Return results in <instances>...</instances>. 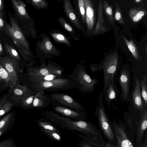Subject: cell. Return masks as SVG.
Returning <instances> with one entry per match:
<instances>
[{
	"label": "cell",
	"instance_id": "83f0119b",
	"mask_svg": "<svg viewBox=\"0 0 147 147\" xmlns=\"http://www.w3.org/2000/svg\"><path fill=\"white\" fill-rule=\"evenodd\" d=\"M123 39L127 47L134 59L138 61L142 60L138 50L133 40H128L124 36H122Z\"/></svg>",
	"mask_w": 147,
	"mask_h": 147
},
{
	"label": "cell",
	"instance_id": "9c48e42d",
	"mask_svg": "<svg viewBox=\"0 0 147 147\" xmlns=\"http://www.w3.org/2000/svg\"><path fill=\"white\" fill-rule=\"evenodd\" d=\"M32 86L37 91L51 92L76 88V85L75 81L69 78L62 77L33 83Z\"/></svg>",
	"mask_w": 147,
	"mask_h": 147
},
{
	"label": "cell",
	"instance_id": "cb8c5ba5",
	"mask_svg": "<svg viewBox=\"0 0 147 147\" xmlns=\"http://www.w3.org/2000/svg\"><path fill=\"white\" fill-rule=\"evenodd\" d=\"M37 121L40 130L44 134L52 132L61 133L57 125L47 119L40 118L37 119Z\"/></svg>",
	"mask_w": 147,
	"mask_h": 147
},
{
	"label": "cell",
	"instance_id": "3957f363",
	"mask_svg": "<svg viewBox=\"0 0 147 147\" xmlns=\"http://www.w3.org/2000/svg\"><path fill=\"white\" fill-rule=\"evenodd\" d=\"M39 66L28 64L26 71L30 80L32 83L49 81L62 78L63 68L58 63L49 60L47 64L41 60Z\"/></svg>",
	"mask_w": 147,
	"mask_h": 147
},
{
	"label": "cell",
	"instance_id": "30bf717a",
	"mask_svg": "<svg viewBox=\"0 0 147 147\" xmlns=\"http://www.w3.org/2000/svg\"><path fill=\"white\" fill-rule=\"evenodd\" d=\"M18 61L9 55L0 56V64L6 70L9 77L10 88L18 83V72L23 71L19 69Z\"/></svg>",
	"mask_w": 147,
	"mask_h": 147
},
{
	"label": "cell",
	"instance_id": "836d02e7",
	"mask_svg": "<svg viewBox=\"0 0 147 147\" xmlns=\"http://www.w3.org/2000/svg\"><path fill=\"white\" fill-rule=\"evenodd\" d=\"M12 116V113L11 112L0 120V129H7L11 120Z\"/></svg>",
	"mask_w": 147,
	"mask_h": 147
},
{
	"label": "cell",
	"instance_id": "f907efd6",
	"mask_svg": "<svg viewBox=\"0 0 147 147\" xmlns=\"http://www.w3.org/2000/svg\"><path fill=\"white\" fill-rule=\"evenodd\" d=\"M130 0H125V1H130Z\"/></svg>",
	"mask_w": 147,
	"mask_h": 147
},
{
	"label": "cell",
	"instance_id": "6da1fadb",
	"mask_svg": "<svg viewBox=\"0 0 147 147\" xmlns=\"http://www.w3.org/2000/svg\"><path fill=\"white\" fill-rule=\"evenodd\" d=\"M41 113L46 119L61 128L82 133L98 141L104 142L101 132L90 122L73 120L53 111H42Z\"/></svg>",
	"mask_w": 147,
	"mask_h": 147
},
{
	"label": "cell",
	"instance_id": "60d3db41",
	"mask_svg": "<svg viewBox=\"0 0 147 147\" xmlns=\"http://www.w3.org/2000/svg\"><path fill=\"white\" fill-rule=\"evenodd\" d=\"M79 146L80 147H92L90 144L82 140L79 143Z\"/></svg>",
	"mask_w": 147,
	"mask_h": 147
},
{
	"label": "cell",
	"instance_id": "74e56055",
	"mask_svg": "<svg viewBox=\"0 0 147 147\" xmlns=\"http://www.w3.org/2000/svg\"><path fill=\"white\" fill-rule=\"evenodd\" d=\"M12 145L11 142L8 140L0 142V147H13Z\"/></svg>",
	"mask_w": 147,
	"mask_h": 147
},
{
	"label": "cell",
	"instance_id": "5bb4252c",
	"mask_svg": "<svg viewBox=\"0 0 147 147\" xmlns=\"http://www.w3.org/2000/svg\"><path fill=\"white\" fill-rule=\"evenodd\" d=\"M53 109L58 114L76 121H85L87 114L84 111H80L61 106L52 105Z\"/></svg>",
	"mask_w": 147,
	"mask_h": 147
},
{
	"label": "cell",
	"instance_id": "681fc988",
	"mask_svg": "<svg viewBox=\"0 0 147 147\" xmlns=\"http://www.w3.org/2000/svg\"><path fill=\"white\" fill-rule=\"evenodd\" d=\"M26 1L28 3H30V0H26Z\"/></svg>",
	"mask_w": 147,
	"mask_h": 147
},
{
	"label": "cell",
	"instance_id": "f1b7e54d",
	"mask_svg": "<svg viewBox=\"0 0 147 147\" xmlns=\"http://www.w3.org/2000/svg\"><path fill=\"white\" fill-rule=\"evenodd\" d=\"M115 10L114 13V18L115 22L124 27L125 25V22L119 4L117 2H114Z\"/></svg>",
	"mask_w": 147,
	"mask_h": 147
},
{
	"label": "cell",
	"instance_id": "8d00e7d4",
	"mask_svg": "<svg viewBox=\"0 0 147 147\" xmlns=\"http://www.w3.org/2000/svg\"><path fill=\"white\" fill-rule=\"evenodd\" d=\"M13 105L12 102L7 101L0 109V118L9 111Z\"/></svg>",
	"mask_w": 147,
	"mask_h": 147
},
{
	"label": "cell",
	"instance_id": "ffe728a7",
	"mask_svg": "<svg viewBox=\"0 0 147 147\" xmlns=\"http://www.w3.org/2000/svg\"><path fill=\"white\" fill-rule=\"evenodd\" d=\"M44 90L37 91L33 103V108L41 109L48 106L51 103L50 97Z\"/></svg>",
	"mask_w": 147,
	"mask_h": 147
},
{
	"label": "cell",
	"instance_id": "f546056e",
	"mask_svg": "<svg viewBox=\"0 0 147 147\" xmlns=\"http://www.w3.org/2000/svg\"><path fill=\"white\" fill-rule=\"evenodd\" d=\"M0 84L2 86H10L9 75L5 69L0 64Z\"/></svg>",
	"mask_w": 147,
	"mask_h": 147
},
{
	"label": "cell",
	"instance_id": "5b68a950",
	"mask_svg": "<svg viewBox=\"0 0 147 147\" xmlns=\"http://www.w3.org/2000/svg\"><path fill=\"white\" fill-rule=\"evenodd\" d=\"M119 5L126 24L136 25L146 20L147 3L137 7L130 0Z\"/></svg>",
	"mask_w": 147,
	"mask_h": 147
},
{
	"label": "cell",
	"instance_id": "8992f818",
	"mask_svg": "<svg viewBox=\"0 0 147 147\" xmlns=\"http://www.w3.org/2000/svg\"><path fill=\"white\" fill-rule=\"evenodd\" d=\"M117 49L115 50L104 57L97 66L98 69H102L104 74L103 91L106 88L109 82L115 81V76L120 63Z\"/></svg>",
	"mask_w": 147,
	"mask_h": 147
},
{
	"label": "cell",
	"instance_id": "ab89813d",
	"mask_svg": "<svg viewBox=\"0 0 147 147\" xmlns=\"http://www.w3.org/2000/svg\"><path fill=\"white\" fill-rule=\"evenodd\" d=\"M2 11H0V30H3L5 25Z\"/></svg>",
	"mask_w": 147,
	"mask_h": 147
},
{
	"label": "cell",
	"instance_id": "277c9868",
	"mask_svg": "<svg viewBox=\"0 0 147 147\" xmlns=\"http://www.w3.org/2000/svg\"><path fill=\"white\" fill-rule=\"evenodd\" d=\"M68 78L75 81L76 88L83 93L94 92L98 82L97 80L91 78L87 74L84 65L81 63L76 65Z\"/></svg>",
	"mask_w": 147,
	"mask_h": 147
},
{
	"label": "cell",
	"instance_id": "52a82bcc",
	"mask_svg": "<svg viewBox=\"0 0 147 147\" xmlns=\"http://www.w3.org/2000/svg\"><path fill=\"white\" fill-rule=\"evenodd\" d=\"M95 115L97 118L99 127L104 137L109 142H113L115 137L112 123L105 111L103 93H100L98 98Z\"/></svg>",
	"mask_w": 147,
	"mask_h": 147
},
{
	"label": "cell",
	"instance_id": "7bdbcfd3",
	"mask_svg": "<svg viewBox=\"0 0 147 147\" xmlns=\"http://www.w3.org/2000/svg\"><path fill=\"white\" fill-rule=\"evenodd\" d=\"M7 101V99L6 96L2 97L0 99V109Z\"/></svg>",
	"mask_w": 147,
	"mask_h": 147
},
{
	"label": "cell",
	"instance_id": "d6986e66",
	"mask_svg": "<svg viewBox=\"0 0 147 147\" xmlns=\"http://www.w3.org/2000/svg\"><path fill=\"white\" fill-rule=\"evenodd\" d=\"M132 98L134 107L140 112L147 108L142 97L140 82L137 78L136 79L135 87L132 92Z\"/></svg>",
	"mask_w": 147,
	"mask_h": 147
},
{
	"label": "cell",
	"instance_id": "7402d4cb",
	"mask_svg": "<svg viewBox=\"0 0 147 147\" xmlns=\"http://www.w3.org/2000/svg\"><path fill=\"white\" fill-rule=\"evenodd\" d=\"M13 7L18 16L24 20L28 21L32 25L34 24L31 22V18L26 9V4L22 0H11Z\"/></svg>",
	"mask_w": 147,
	"mask_h": 147
},
{
	"label": "cell",
	"instance_id": "8fae6325",
	"mask_svg": "<svg viewBox=\"0 0 147 147\" xmlns=\"http://www.w3.org/2000/svg\"><path fill=\"white\" fill-rule=\"evenodd\" d=\"M84 1L86 33L92 34L97 19L98 2L97 0H84Z\"/></svg>",
	"mask_w": 147,
	"mask_h": 147
},
{
	"label": "cell",
	"instance_id": "ba28073f",
	"mask_svg": "<svg viewBox=\"0 0 147 147\" xmlns=\"http://www.w3.org/2000/svg\"><path fill=\"white\" fill-rule=\"evenodd\" d=\"M38 38L35 49L37 57L43 60L61 55V52L54 45L45 33H41Z\"/></svg>",
	"mask_w": 147,
	"mask_h": 147
},
{
	"label": "cell",
	"instance_id": "e0dca14e",
	"mask_svg": "<svg viewBox=\"0 0 147 147\" xmlns=\"http://www.w3.org/2000/svg\"><path fill=\"white\" fill-rule=\"evenodd\" d=\"M63 1L64 10L69 20L75 28L86 35V30L76 16L70 0H63Z\"/></svg>",
	"mask_w": 147,
	"mask_h": 147
},
{
	"label": "cell",
	"instance_id": "d4e9b609",
	"mask_svg": "<svg viewBox=\"0 0 147 147\" xmlns=\"http://www.w3.org/2000/svg\"><path fill=\"white\" fill-rule=\"evenodd\" d=\"M102 3L103 10L104 13L106 17L111 26L114 28H117L116 22L114 18L113 7L114 4L111 3L110 4L107 0H102Z\"/></svg>",
	"mask_w": 147,
	"mask_h": 147
},
{
	"label": "cell",
	"instance_id": "44dd1931",
	"mask_svg": "<svg viewBox=\"0 0 147 147\" xmlns=\"http://www.w3.org/2000/svg\"><path fill=\"white\" fill-rule=\"evenodd\" d=\"M103 94L107 104L110 106L111 102L115 100L119 94V91L115 84V81L109 82Z\"/></svg>",
	"mask_w": 147,
	"mask_h": 147
},
{
	"label": "cell",
	"instance_id": "484cf974",
	"mask_svg": "<svg viewBox=\"0 0 147 147\" xmlns=\"http://www.w3.org/2000/svg\"><path fill=\"white\" fill-rule=\"evenodd\" d=\"M49 34L56 43L63 44L68 47L71 46L69 38L62 32L53 30L49 32Z\"/></svg>",
	"mask_w": 147,
	"mask_h": 147
},
{
	"label": "cell",
	"instance_id": "4fadbf2b",
	"mask_svg": "<svg viewBox=\"0 0 147 147\" xmlns=\"http://www.w3.org/2000/svg\"><path fill=\"white\" fill-rule=\"evenodd\" d=\"M98 12L97 20L92 34L96 35L104 33L111 28L106 17L104 14L102 0H99Z\"/></svg>",
	"mask_w": 147,
	"mask_h": 147
},
{
	"label": "cell",
	"instance_id": "4316f807",
	"mask_svg": "<svg viewBox=\"0 0 147 147\" xmlns=\"http://www.w3.org/2000/svg\"><path fill=\"white\" fill-rule=\"evenodd\" d=\"M58 20L61 26L68 32L72 38L76 40H80V37L79 35L64 18L59 17Z\"/></svg>",
	"mask_w": 147,
	"mask_h": 147
},
{
	"label": "cell",
	"instance_id": "bcb514c9",
	"mask_svg": "<svg viewBox=\"0 0 147 147\" xmlns=\"http://www.w3.org/2000/svg\"><path fill=\"white\" fill-rule=\"evenodd\" d=\"M3 49L0 38V56H1L3 54Z\"/></svg>",
	"mask_w": 147,
	"mask_h": 147
},
{
	"label": "cell",
	"instance_id": "d6a6232c",
	"mask_svg": "<svg viewBox=\"0 0 147 147\" xmlns=\"http://www.w3.org/2000/svg\"><path fill=\"white\" fill-rule=\"evenodd\" d=\"M78 6L79 12L82 22L86 27L85 8L84 0H78Z\"/></svg>",
	"mask_w": 147,
	"mask_h": 147
},
{
	"label": "cell",
	"instance_id": "f35d334b",
	"mask_svg": "<svg viewBox=\"0 0 147 147\" xmlns=\"http://www.w3.org/2000/svg\"><path fill=\"white\" fill-rule=\"evenodd\" d=\"M131 1L134 5L137 7L147 3L146 0H131Z\"/></svg>",
	"mask_w": 147,
	"mask_h": 147
},
{
	"label": "cell",
	"instance_id": "1f68e13d",
	"mask_svg": "<svg viewBox=\"0 0 147 147\" xmlns=\"http://www.w3.org/2000/svg\"><path fill=\"white\" fill-rule=\"evenodd\" d=\"M4 46L5 50L7 54L11 56L18 61L20 60L19 53L12 46L10 45L6 42H4Z\"/></svg>",
	"mask_w": 147,
	"mask_h": 147
},
{
	"label": "cell",
	"instance_id": "ac0fdd59",
	"mask_svg": "<svg viewBox=\"0 0 147 147\" xmlns=\"http://www.w3.org/2000/svg\"><path fill=\"white\" fill-rule=\"evenodd\" d=\"M136 136V146L140 147L143 140L147 128V108L141 112Z\"/></svg>",
	"mask_w": 147,
	"mask_h": 147
},
{
	"label": "cell",
	"instance_id": "c3c4849f",
	"mask_svg": "<svg viewBox=\"0 0 147 147\" xmlns=\"http://www.w3.org/2000/svg\"><path fill=\"white\" fill-rule=\"evenodd\" d=\"M7 129H0V136H1L6 131Z\"/></svg>",
	"mask_w": 147,
	"mask_h": 147
},
{
	"label": "cell",
	"instance_id": "ee69618b",
	"mask_svg": "<svg viewBox=\"0 0 147 147\" xmlns=\"http://www.w3.org/2000/svg\"><path fill=\"white\" fill-rule=\"evenodd\" d=\"M110 3H113L114 1L117 2L119 4L123 3L125 1V0H107Z\"/></svg>",
	"mask_w": 147,
	"mask_h": 147
},
{
	"label": "cell",
	"instance_id": "4dcf8cb0",
	"mask_svg": "<svg viewBox=\"0 0 147 147\" xmlns=\"http://www.w3.org/2000/svg\"><path fill=\"white\" fill-rule=\"evenodd\" d=\"M142 97L145 106L147 107V77L144 76L140 82Z\"/></svg>",
	"mask_w": 147,
	"mask_h": 147
},
{
	"label": "cell",
	"instance_id": "e575fe53",
	"mask_svg": "<svg viewBox=\"0 0 147 147\" xmlns=\"http://www.w3.org/2000/svg\"><path fill=\"white\" fill-rule=\"evenodd\" d=\"M34 95L32 94L27 97L21 101V104L25 109H28L33 108V103Z\"/></svg>",
	"mask_w": 147,
	"mask_h": 147
},
{
	"label": "cell",
	"instance_id": "7c38bea8",
	"mask_svg": "<svg viewBox=\"0 0 147 147\" xmlns=\"http://www.w3.org/2000/svg\"><path fill=\"white\" fill-rule=\"evenodd\" d=\"M52 105L67 107L80 111H84L83 106L71 96L61 93H53L49 94Z\"/></svg>",
	"mask_w": 147,
	"mask_h": 147
},
{
	"label": "cell",
	"instance_id": "7dc6e473",
	"mask_svg": "<svg viewBox=\"0 0 147 147\" xmlns=\"http://www.w3.org/2000/svg\"><path fill=\"white\" fill-rule=\"evenodd\" d=\"M104 147H117L116 146L113 145L110 143H105L104 144Z\"/></svg>",
	"mask_w": 147,
	"mask_h": 147
},
{
	"label": "cell",
	"instance_id": "2e32d148",
	"mask_svg": "<svg viewBox=\"0 0 147 147\" xmlns=\"http://www.w3.org/2000/svg\"><path fill=\"white\" fill-rule=\"evenodd\" d=\"M112 128L115 137L117 142V147H134L131 142L129 140L124 127L121 125H118L114 119H113Z\"/></svg>",
	"mask_w": 147,
	"mask_h": 147
},
{
	"label": "cell",
	"instance_id": "b9f144b4",
	"mask_svg": "<svg viewBox=\"0 0 147 147\" xmlns=\"http://www.w3.org/2000/svg\"><path fill=\"white\" fill-rule=\"evenodd\" d=\"M140 147H147V134L146 131L145 133L143 140Z\"/></svg>",
	"mask_w": 147,
	"mask_h": 147
},
{
	"label": "cell",
	"instance_id": "f6af8a7d",
	"mask_svg": "<svg viewBox=\"0 0 147 147\" xmlns=\"http://www.w3.org/2000/svg\"><path fill=\"white\" fill-rule=\"evenodd\" d=\"M4 9V3L3 0H0V11H3Z\"/></svg>",
	"mask_w": 147,
	"mask_h": 147
},
{
	"label": "cell",
	"instance_id": "9a60e30c",
	"mask_svg": "<svg viewBox=\"0 0 147 147\" xmlns=\"http://www.w3.org/2000/svg\"><path fill=\"white\" fill-rule=\"evenodd\" d=\"M119 82L121 88L120 98L128 101L130 98V76L129 70L126 68L122 69L120 74Z\"/></svg>",
	"mask_w": 147,
	"mask_h": 147
},
{
	"label": "cell",
	"instance_id": "603a6c76",
	"mask_svg": "<svg viewBox=\"0 0 147 147\" xmlns=\"http://www.w3.org/2000/svg\"><path fill=\"white\" fill-rule=\"evenodd\" d=\"M14 95L21 101L34 92L26 85H22L18 83L10 88Z\"/></svg>",
	"mask_w": 147,
	"mask_h": 147
},
{
	"label": "cell",
	"instance_id": "7a4b0ae2",
	"mask_svg": "<svg viewBox=\"0 0 147 147\" xmlns=\"http://www.w3.org/2000/svg\"><path fill=\"white\" fill-rule=\"evenodd\" d=\"M8 15L11 25L5 22L3 30L18 49L24 61L28 65H33L35 57L30 49L29 42L12 16L9 13Z\"/></svg>",
	"mask_w": 147,
	"mask_h": 147
},
{
	"label": "cell",
	"instance_id": "d590c367",
	"mask_svg": "<svg viewBox=\"0 0 147 147\" xmlns=\"http://www.w3.org/2000/svg\"><path fill=\"white\" fill-rule=\"evenodd\" d=\"M30 3L37 9H44L48 6V3L45 0H30Z\"/></svg>",
	"mask_w": 147,
	"mask_h": 147
}]
</instances>
